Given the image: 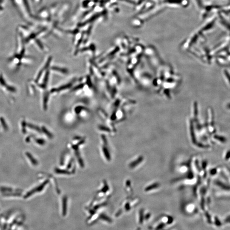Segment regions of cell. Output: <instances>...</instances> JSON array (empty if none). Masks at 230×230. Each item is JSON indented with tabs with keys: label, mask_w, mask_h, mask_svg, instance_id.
Here are the masks:
<instances>
[{
	"label": "cell",
	"mask_w": 230,
	"mask_h": 230,
	"mask_svg": "<svg viewBox=\"0 0 230 230\" xmlns=\"http://www.w3.org/2000/svg\"><path fill=\"white\" fill-rule=\"evenodd\" d=\"M48 183L47 181H46L45 182H44L42 185H40L38 187L36 188L32 189L31 191H29V192L27 193L24 196V199H27V198H29L30 196L32 195L33 193H35L36 192H40L44 188V187Z\"/></svg>",
	"instance_id": "1"
},
{
	"label": "cell",
	"mask_w": 230,
	"mask_h": 230,
	"mask_svg": "<svg viewBox=\"0 0 230 230\" xmlns=\"http://www.w3.org/2000/svg\"><path fill=\"white\" fill-rule=\"evenodd\" d=\"M214 138L219 144H225L227 142L226 138L222 135H215L214 136Z\"/></svg>",
	"instance_id": "2"
},
{
	"label": "cell",
	"mask_w": 230,
	"mask_h": 230,
	"mask_svg": "<svg viewBox=\"0 0 230 230\" xmlns=\"http://www.w3.org/2000/svg\"><path fill=\"white\" fill-rule=\"evenodd\" d=\"M26 155L27 157L28 158L29 160L33 165H37L38 164V162L37 160L35 158L33 157V156L30 153H26Z\"/></svg>",
	"instance_id": "3"
},
{
	"label": "cell",
	"mask_w": 230,
	"mask_h": 230,
	"mask_svg": "<svg viewBox=\"0 0 230 230\" xmlns=\"http://www.w3.org/2000/svg\"><path fill=\"white\" fill-rule=\"evenodd\" d=\"M223 159L225 162H230V149H228L224 151Z\"/></svg>",
	"instance_id": "4"
},
{
	"label": "cell",
	"mask_w": 230,
	"mask_h": 230,
	"mask_svg": "<svg viewBox=\"0 0 230 230\" xmlns=\"http://www.w3.org/2000/svg\"><path fill=\"white\" fill-rule=\"evenodd\" d=\"M66 198L65 197L63 200V215L65 216L66 213Z\"/></svg>",
	"instance_id": "5"
},
{
	"label": "cell",
	"mask_w": 230,
	"mask_h": 230,
	"mask_svg": "<svg viewBox=\"0 0 230 230\" xmlns=\"http://www.w3.org/2000/svg\"><path fill=\"white\" fill-rule=\"evenodd\" d=\"M71 84H67V85H65V86H62V87H59V88L56 89H52V92H54L55 91H63V90L69 88V87H71Z\"/></svg>",
	"instance_id": "6"
},
{
	"label": "cell",
	"mask_w": 230,
	"mask_h": 230,
	"mask_svg": "<svg viewBox=\"0 0 230 230\" xmlns=\"http://www.w3.org/2000/svg\"><path fill=\"white\" fill-rule=\"evenodd\" d=\"M0 121H1V124H2V127H3L4 130L6 131L7 130H8L7 125V124L4 119L3 117L0 118Z\"/></svg>",
	"instance_id": "7"
},
{
	"label": "cell",
	"mask_w": 230,
	"mask_h": 230,
	"mask_svg": "<svg viewBox=\"0 0 230 230\" xmlns=\"http://www.w3.org/2000/svg\"><path fill=\"white\" fill-rule=\"evenodd\" d=\"M52 69L59 71V72H61V73H68V71H67V70L65 69L59 68V67H56V66H54V67H52Z\"/></svg>",
	"instance_id": "8"
},
{
	"label": "cell",
	"mask_w": 230,
	"mask_h": 230,
	"mask_svg": "<svg viewBox=\"0 0 230 230\" xmlns=\"http://www.w3.org/2000/svg\"><path fill=\"white\" fill-rule=\"evenodd\" d=\"M28 127L29 128H31V129H32L34 130L37 131H41V130L40 129V128H38V127H37V126L34 125L30 124H28Z\"/></svg>",
	"instance_id": "9"
},
{
	"label": "cell",
	"mask_w": 230,
	"mask_h": 230,
	"mask_svg": "<svg viewBox=\"0 0 230 230\" xmlns=\"http://www.w3.org/2000/svg\"><path fill=\"white\" fill-rule=\"evenodd\" d=\"M100 218L101 219H102V220L106 221H107V222L108 223H111L112 222L111 219H110L109 218H108V217H107L106 215H105L103 214L102 215H101V217H100Z\"/></svg>",
	"instance_id": "10"
},
{
	"label": "cell",
	"mask_w": 230,
	"mask_h": 230,
	"mask_svg": "<svg viewBox=\"0 0 230 230\" xmlns=\"http://www.w3.org/2000/svg\"><path fill=\"white\" fill-rule=\"evenodd\" d=\"M103 152L104 153L105 156H106L105 157H106L107 160H109L110 159V156L108 150H107V149L106 148H103Z\"/></svg>",
	"instance_id": "11"
},
{
	"label": "cell",
	"mask_w": 230,
	"mask_h": 230,
	"mask_svg": "<svg viewBox=\"0 0 230 230\" xmlns=\"http://www.w3.org/2000/svg\"><path fill=\"white\" fill-rule=\"evenodd\" d=\"M42 130L44 132V133H45V134H46V135H47V136H48L49 137H52V134H51V133L49 132L47 130V129H46V128H45V127H42Z\"/></svg>",
	"instance_id": "12"
},
{
	"label": "cell",
	"mask_w": 230,
	"mask_h": 230,
	"mask_svg": "<svg viewBox=\"0 0 230 230\" xmlns=\"http://www.w3.org/2000/svg\"><path fill=\"white\" fill-rule=\"evenodd\" d=\"M224 74H225V76H226V78H227L228 80V81H229V84H230V73H229L228 71H226V70H225V71H224Z\"/></svg>",
	"instance_id": "13"
},
{
	"label": "cell",
	"mask_w": 230,
	"mask_h": 230,
	"mask_svg": "<svg viewBox=\"0 0 230 230\" xmlns=\"http://www.w3.org/2000/svg\"><path fill=\"white\" fill-rule=\"evenodd\" d=\"M36 142L40 145H43L45 144V141L43 139H37L36 140Z\"/></svg>",
	"instance_id": "14"
},
{
	"label": "cell",
	"mask_w": 230,
	"mask_h": 230,
	"mask_svg": "<svg viewBox=\"0 0 230 230\" xmlns=\"http://www.w3.org/2000/svg\"><path fill=\"white\" fill-rule=\"evenodd\" d=\"M0 84H1L2 86H5L6 85L5 80H4V79H3L2 75H0Z\"/></svg>",
	"instance_id": "15"
},
{
	"label": "cell",
	"mask_w": 230,
	"mask_h": 230,
	"mask_svg": "<svg viewBox=\"0 0 230 230\" xmlns=\"http://www.w3.org/2000/svg\"><path fill=\"white\" fill-rule=\"evenodd\" d=\"M48 99V95L46 94L44 98V107H46V104H47Z\"/></svg>",
	"instance_id": "16"
},
{
	"label": "cell",
	"mask_w": 230,
	"mask_h": 230,
	"mask_svg": "<svg viewBox=\"0 0 230 230\" xmlns=\"http://www.w3.org/2000/svg\"><path fill=\"white\" fill-rule=\"evenodd\" d=\"M7 89L9 91L12 92H15L16 91V89L14 87H12V86H7Z\"/></svg>",
	"instance_id": "17"
},
{
	"label": "cell",
	"mask_w": 230,
	"mask_h": 230,
	"mask_svg": "<svg viewBox=\"0 0 230 230\" xmlns=\"http://www.w3.org/2000/svg\"><path fill=\"white\" fill-rule=\"evenodd\" d=\"M22 132H23V134H25L26 133V122L25 121H23L22 122Z\"/></svg>",
	"instance_id": "18"
},
{
	"label": "cell",
	"mask_w": 230,
	"mask_h": 230,
	"mask_svg": "<svg viewBox=\"0 0 230 230\" xmlns=\"http://www.w3.org/2000/svg\"><path fill=\"white\" fill-rule=\"evenodd\" d=\"M48 77H49V72H47V73H46V76H45V78H44V85H46V83L47 82L48 79Z\"/></svg>",
	"instance_id": "19"
},
{
	"label": "cell",
	"mask_w": 230,
	"mask_h": 230,
	"mask_svg": "<svg viewBox=\"0 0 230 230\" xmlns=\"http://www.w3.org/2000/svg\"><path fill=\"white\" fill-rule=\"evenodd\" d=\"M83 87V84H81V85H79V86H77V87L73 88V91H76V90L80 89L82 88Z\"/></svg>",
	"instance_id": "20"
},
{
	"label": "cell",
	"mask_w": 230,
	"mask_h": 230,
	"mask_svg": "<svg viewBox=\"0 0 230 230\" xmlns=\"http://www.w3.org/2000/svg\"><path fill=\"white\" fill-rule=\"evenodd\" d=\"M56 172L57 173L69 174V172H67V171H64V170H58V169L56 170Z\"/></svg>",
	"instance_id": "21"
},
{
	"label": "cell",
	"mask_w": 230,
	"mask_h": 230,
	"mask_svg": "<svg viewBox=\"0 0 230 230\" xmlns=\"http://www.w3.org/2000/svg\"><path fill=\"white\" fill-rule=\"evenodd\" d=\"M167 221L168 224L172 223L173 221V219L170 217V218H169L167 219Z\"/></svg>",
	"instance_id": "22"
},
{
	"label": "cell",
	"mask_w": 230,
	"mask_h": 230,
	"mask_svg": "<svg viewBox=\"0 0 230 230\" xmlns=\"http://www.w3.org/2000/svg\"><path fill=\"white\" fill-rule=\"evenodd\" d=\"M100 128L101 130L106 131H109V130L108 129V128H105V127H102V126L100 127Z\"/></svg>",
	"instance_id": "23"
},
{
	"label": "cell",
	"mask_w": 230,
	"mask_h": 230,
	"mask_svg": "<svg viewBox=\"0 0 230 230\" xmlns=\"http://www.w3.org/2000/svg\"><path fill=\"white\" fill-rule=\"evenodd\" d=\"M4 230H12L11 229H10V227H6L5 228H4Z\"/></svg>",
	"instance_id": "24"
},
{
	"label": "cell",
	"mask_w": 230,
	"mask_h": 230,
	"mask_svg": "<svg viewBox=\"0 0 230 230\" xmlns=\"http://www.w3.org/2000/svg\"><path fill=\"white\" fill-rule=\"evenodd\" d=\"M4 228L3 227L2 225H0V230H4Z\"/></svg>",
	"instance_id": "25"
},
{
	"label": "cell",
	"mask_w": 230,
	"mask_h": 230,
	"mask_svg": "<svg viewBox=\"0 0 230 230\" xmlns=\"http://www.w3.org/2000/svg\"><path fill=\"white\" fill-rule=\"evenodd\" d=\"M227 107L228 108L230 109V103H229L227 105Z\"/></svg>",
	"instance_id": "26"
},
{
	"label": "cell",
	"mask_w": 230,
	"mask_h": 230,
	"mask_svg": "<svg viewBox=\"0 0 230 230\" xmlns=\"http://www.w3.org/2000/svg\"><path fill=\"white\" fill-rule=\"evenodd\" d=\"M137 230H140V228H138Z\"/></svg>",
	"instance_id": "27"
}]
</instances>
